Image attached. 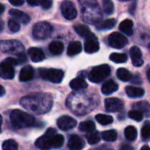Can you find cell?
Returning a JSON list of instances; mask_svg holds the SVG:
<instances>
[{"instance_id":"cell-21","label":"cell","mask_w":150,"mask_h":150,"mask_svg":"<svg viewBox=\"0 0 150 150\" xmlns=\"http://www.w3.org/2000/svg\"><path fill=\"white\" fill-rule=\"evenodd\" d=\"M134 23L131 19H125L120 24V30L126 35H133L134 33Z\"/></svg>"},{"instance_id":"cell-41","label":"cell","mask_w":150,"mask_h":150,"mask_svg":"<svg viewBox=\"0 0 150 150\" xmlns=\"http://www.w3.org/2000/svg\"><path fill=\"white\" fill-rule=\"evenodd\" d=\"M40 4L42 6L43 9L47 10V9H49L52 6L53 2L51 0H40Z\"/></svg>"},{"instance_id":"cell-34","label":"cell","mask_w":150,"mask_h":150,"mask_svg":"<svg viewBox=\"0 0 150 150\" xmlns=\"http://www.w3.org/2000/svg\"><path fill=\"white\" fill-rule=\"evenodd\" d=\"M87 141H88V143L91 144V145H94V144H97L99 142L101 137H100V134L98 131H94L92 133H90L87 136Z\"/></svg>"},{"instance_id":"cell-6","label":"cell","mask_w":150,"mask_h":150,"mask_svg":"<svg viewBox=\"0 0 150 150\" xmlns=\"http://www.w3.org/2000/svg\"><path fill=\"white\" fill-rule=\"evenodd\" d=\"M56 130L54 128H48L44 135L37 139L35 146L41 150H49L53 149L54 138L56 135Z\"/></svg>"},{"instance_id":"cell-26","label":"cell","mask_w":150,"mask_h":150,"mask_svg":"<svg viewBox=\"0 0 150 150\" xmlns=\"http://www.w3.org/2000/svg\"><path fill=\"white\" fill-rule=\"evenodd\" d=\"M48 47H49V51L54 55L61 54L64 49V46H63L62 42H61V41H52L49 44Z\"/></svg>"},{"instance_id":"cell-13","label":"cell","mask_w":150,"mask_h":150,"mask_svg":"<svg viewBox=\"0 0 150 150\" xmlns=\"http://www.w3.org/2000/svg\"><path fill=\"white\" fill-rule=\"evenodd\" d=\"M130 56L132 62L134 66L135 67H141L143 65V59H142V54L141 49L138 47H132L130 49Z\"/></svg>"},{"instance_id":"cell-36","label":"cell","mask_w":150,"mask_h":150,"mask_svg":"<svg viewBox=\"0 0 150 150\" xmlns=\"http://www.w3.org/2000/svg\"><path fill=\"white\" fill-rule=\"evenodd\" d=\"M103 11L105 14L111 15L114 11V5L113 3L110 0H104L103 1Z\"/></svg>"},{"instance_id":"cell-30","label":"cell","mask_w":150,"mask_h":150,"mask_svg":"<svg viewBox=\"0 0 150 150\" xmlns=\"http://www.w3.org/2000/svg\"><path fill=\"white\" fill-rule=\"evenodd\" d=\"M125 137L127 141L134 142L137 138V130L134 126H128L125 129Z\"/></svg>"},{"instance_id":"cell-14","label":"cell","mask_w":150,"mask_h":150,"mask_svg":"<svg viewBox=\"0 0 150 150\" xmlns=\"http://www.w3.org/2000/svg\"><path fill=\"white\" fill-rule=\"evenodd\" d=\"M84 142L83 139L76 134H73L69 137L68 142V148L69 150H83L84 148Z\"/></svg>"},{"instance_id":"cell-25","label":"cell","mask_w":150,"mask_h":150,"mask_svg":"<svg viewBox=\"0 0 150 150\" xmlns=\"http://www.w3.org/2000/svg\"><path fill=\"white\" fill-rule=\"evenodd\" d=\"M82 51V45L79 41H72L69 43L68 49H67V54L69 56L76 55L79 54Z\"/></svg>"},{"instance_id":"cell-11","label":"cell","mask_w":150,"mask_h":150,"mask_svg":"<svg viewBox=\"0 0 150 150\" xmlns=\"http://www.w3.org/2000/svg\"><path fill=\"white\" fill-rule=\"evenodd\" d=\"M57 126L61 130L68 131L73 129L76 126V120L70 116L64 115L57 120Z\"/></svg>"},{"instance_id":"cell-51","label":"cell","mask_w":150,"mask_h":150,"mask_svg":"<svg viewBox=\"0 0 150 150\" xmlns=\"http://www.w3.org/2000/svg\"><path fill=\"white\" fill-rule=\"evenodd\" d=\"M141 150H150V148L149 146H143Z\"/></svg>"},{"instance_id":"cell-39","label":"cell","mask_w":150,"mask_h":150,"mask_svg":"<svg viewBox=\"0 0 150 150\" xmlns=\"http://www.w3.org/2000/svg\"><path fill=\"white\" fill-rule=\"evenodd\" d=\"M8 27H9V29H10L11 32L17 33L20 29V25H19V23L17 20H15V19H10L8 21Z\"/></svg>"},{"instance_id":"cell-16","label":"cell","mask_w":150,"mask_h":150,"mask_svg":"<svg viewBox=\"0 0 150 150\" xmlns=\"http://www.w3.org/2000/svg\"><path fill=\"white\" fill-rule=\"evenodd\" d=\"M9 13L13 18H15V20L17 19V20L20 21L24 25H26V24H28L30 22V19H31L30 16L28 14L25 13L22 11H19V10H17V9H11L9 11Z\"/></svg>"},{"instance_id":"cell-48","label":"cell","mask_w":150,"mask_h":150,"mask_svg":"<svg viewBox=\"0 0 150 150\" xmlns=\"http://www.w3.org/2000/svg\"><path fill=\"white\" fill-rule=\"evenodd\" d=\"M4 23L3 20L0 19V32H2L4 30Z\"/></svg>"},{"instance_id":"cell-18","label":"cell","mask_w":150,"mask_h":150,"mask_svg":"<svg viewBox=\"0 0 150 150\" xmlns=\"http://www.w3.org/2000/svg\"><path fill=\"white\" fill-rule=\"evenodd\" d=\"M27 53L33 62H39L45 59L44 52L39 47H31L28 49Z\"/></svg>"},{"instance_id":"cell-19","label":"cell","mask_w":150,"mask_h":150,"mask_svg":"<svg viewBox=\"0 0 150 150\" xmlns=\"http://www.w3.org/2000/svg\"><path fill=\"white\" fill-rule=\"evenodd\" d=\"M119 89V85L113 81V80H108L102 85V92L105 95H110L115 91H117Z\"/></svg>"},{"instance_id":"cell-40","label":"cell","mask_w":150,"mask_h":150,"mask_svg":"<svg viewBox=\"0 0 150 150\" xmlns=\"http://www.w3.org/2000/svg\"><path fill=\"white\" fill-rule=\"evenodd\" d=\"M64 143V137L61 134H56L54 138L53 142V149H59Z\"/></svg>"},{"instance_id":"cell-28","label":"cell","mask_w":150,"mask_h":150,"mask_svg":"<svg viewBox=\"0 0 150 150\" xmlns=\"http://www.w3.org/2000/svg\"><path fill=\"white\" fill-rule=\"evenodd\" d=\"M134 109L140 112H143L146 116H149L150 113V105L146 101H141L134 105Z\"/></svg>"},{"instance_id":"cell-46","label":"cell","mask_w":150,"mask_h":150,"mask_svg":"<svg viewBox=\"0 0 150 150\" xmlns=\"http://www.w3.org/2000/svg\"><path fill=\"white\" fill-rule=\"evenodd\" d=\"M4 93H5V90H4V88L2 85H0V97L4 96Z\"/></svg>"},{"instance_id":"cell-38","label":"cell","mask_w":150,"mask_h":150,"mask_svg":"<svg viewBox=\"0 0 150 150\" xmlns=\"http://www.w3.org/2000/svg\"><path fill=\"white\" fill-rule=\"evenodd\" d=\"M142 137L143 140H148L150 137V121H146L142 129Z\"/></svg>"},{"instance_id":"cell-50","label":"cell","mask_w":150,"mask_h":150,"mask_svg":"<svg viewBox=\"0 0 150 150\" xmlns=\"http://www.w3.org/2000/svg\"><path fill=\"white\" fill-rule=\"evenodd\" d=\"M2 123H3V119H2V116L0 115V133L2 132V128H1V127H2Z\"/></svg>"},{"instance_id":"cell-33","label":"cell","mask_w":150,"mask_h":150,"mask_svg":"<svg viewBox=\"0 0 150 150\" xmlns=\"http://www.w3.org/2000/svg\"><path fill=\"white\" fill-rule=\"evenodd\" d=\"M127 55L126 54L113 53L110 55V60L116 63H124L127 61Z\"/></svg>"},{"instance_id":"cell-32","label":"cell","mask_w":150,"mask_h":150,"mask_svg":"<svg viewBox=\"0 0 150 150\" xmlns=\"http://www.w3.org/2000/svg\"><path fill=\"white\" fill-rule=\"evenodd\" d=\"M96 120L99 124L103 126L110 125L113 122V118L107 114H98L96 115Z\"/></svg>"},{"instance_id":"cell-45","label":"cell","mask_w":150,"mask_h":150,"mask_svg":"<svg viewBox=\"0 0 150 150\" xmlns=\"http://www.w3.org/2000/svg\"><path fill=\"white\" fill-rule=\"evenodd\" d=\"M120 150H134V149L131 146L127 145V144H124V145H122Z\"/></svg>"},{"instance_id":"cell-49","label":"cell","mask_w":150,"mask_h":150,"mask_svg":"<svg viewBox=\"0 0 150 150\" xmlns=\"http://www.w3.org/2000/svg\"><path fill=\"white\" fill-rule=\"evenodd\" d=\"M4 11V5L0 3V14H2Z\"/></svg>"},{"instance_id":"cell-5","label":"cell","mask_w":150,"mask_h":150,"mask_svg":"<svg viewBox=\"0 0 150 150\" xmlns=\"http://www.w3.org/2000/svg\"><path fill=\"white\" fill-rule=\"evenodd\" d=\"M40 76L47 81H49L54 83H60L64 76V72L57 69H39Z\"/></svg>"},{"instance_id":"cell-23","label":"cell","mask_w":150,"mask_h":150,"mask_svg":"<svg viewBox=\"0 0 150 150\" xmlns=\"http://www.w3.org/2000/svg\"><path fill=\"white\" fill-rule=\"evenodd\" d=\"M69 86L72 90L75 91H78V90H83L86 89L88 84L86 83V81L82 78V77H76L75 79H73L70 83H69Z\"/></svg>"},{"instance_id":"cell-4","label":"cell","mask_w":150,"mask_h":150,"mask_svg":"<svg viewBox=\"0 0 150 150\" xmlns=\"http://www.w3.org/2000/svg\"><path fill=\"white\" fill-rule=\"evenodd\" d=\"M53 33V26L45 21L38 22L33 25V35L36 40H45L51 36Z\"/></svg>"},{"instance_id":"cell-10","label":"cell","mask_w":150,"mask_h":150,"mask_svg":"<svg viewBox=\"0 0 150 150\" xmlns=\"http://www.w3.org/2000/svg\"><path fill=\"white\" fill-rule=\"evenodd\" d=\"M105 110L108 112H120L123 109L124 103L120 98H111L105 99Z\"/></svg>"},{"instance_id":"cell-35","label":"cell","mask_w":150,"mask_h":150,"mask_svg":"<svg viewBox=\"0 0 150 150\" xmlns=\"http://www.w3.org/2000/svg\"><path fill=\"white\" fill-rule=\"evenodd\" d=\"M3 150H18V143L14 140H7L4 141L3 145H2Z\"/></svg>"},{"instance_id":"cell-7","label":"cell","mask_w":150,"mask_h":150,"mask_svg":"<svg viewBox=\"0 0 150 150\" xmlns=\"http://www.w3.org/2000/svg\"><path fill=\"white\" fill-rule=\"evenodd\" d=\"M0 50L4 53H14L19 54L24 53V47L18 40H1Z\"/></svg>"},{"instance_id":"cell-52","label":"cell","mask_w":150,"mask_h":150,"mask_svg":"<svg viewBox=\"0 0 150 150\" xmlns=\"http://www.w3.org/2000/svg\"><path fill=\"white\" fill-rule=\"evenodd\" d=\"M147 76H148V79H149V82H150V68H149V70H148Z\"/></svg>"},{"instance_id":"cell-15","label":"cell","mask_w":150,"mask_h":150,"mask_svg":"<svg viewBox=\"0 0 150 150\" xmlns=\"http://www.w3.org/2000/svg\"><path fill=\"white\" fill-rule=\"evenodd\" d=\"M15 76L13 66L3 62L0 64V76L3 79H12Z\"/></svg>"},{"instance_id":"cell-20","label":"cell","mask_w":150,"mask_h":150,"mask_svg":"<svg viewBox=\"0 0 150 150\" xmlns=\"http://www.w3.org/2000/svg\"><path fill=\"white\" fill-rule=\"evenodd\" d=\"M74 28H75L76 33L78 35H80L81 37L84 38L85 40L94 35L91 33V31L90 30V28L87 25H76L74 26Z\"/></svg>"},{"instance_id":"cell-8","label":"cell","mask_w":150,"mask_h":150,"mask_svg":"<svg viewBox=\"0 0 150 150\" xmlns=\"http://www.w3.org/2000/svg\"><path fill=\"white\" fill-rule=\"evenodd\" d=\"M128 43L127 38L120 33H112L108 37V44L114 48L120 49L126 47Z\"/></svg>"},{"instance_id":"cell-9","label":"cell","mask_w":150,"mask_h":150,"mask_svg":"<svg viewBox=\"0 0 150 150\" xmlns=\"http://www.w3.org/2000/svg\"><path fill=\"white\" fill-rule=\"evenodd\" d=\"M62 16L68 20H73L77 16V11L74 4L70 1H63L61 4Z\"/></svg>"},{"instance_id":"cell-12","label":"cell","mask_w":150,"mask_h":150,"mask_svg":"<svg viewBox=\"0 0 150 150\" xmlns=\"http://www.w3.org/2000/svg\"><path fill=\"white\" fill-rule=\"evenodd\" d=\"M84 50L88 54H93L99 50V43H98L97 37L95 36V34L85 40Z\"/></svg>"},{"instance_id":"cell-1","label":"cell","mask_w":150,"mask_h":150,"mask_svg":"<svg viewBox=\"0 0 150 150\" xmlns=\"http://www.w3.org/2000/svg\"><path fill=\"white\" fill-rule=\"evenodd\" d=\"M21 105L37 114H44L47 112L53 105L52 97L47 93H34L22 98L20 100Z\"/></svg>"},{"instance_id":"cell-17","label":"cell","mask_w":150,"mask_h":150,"mask_svg":"<svg viewBox=\"0 0 150 150\" xmlns=\"http://www.w3.org/2000/svg\"><path fill=\"white\" fill-rule=\"evenodd\" d=\"M34 76V69L32 66L26 65L23 67L19 73V81L20 82H27L33 78Z\"/></svg>"},{"instance_id":"cell-31","label":"cell","mask_w":150,"mask_h":150,"mask_svg":"<svg viewBox=\"0 0 150 150\" xmlns=\"http://www.w3.org/2000/svg\"><path fill=\"white\" fill-rule=\"evenodd\" d=\"M101 137L104 141L105 142H115L118 138V134L117 131L115 130H108V131H105L101 134Z\"/></svg>"},{"instance_id":"cell-42","label":"cell","mask_w":150,"mask_h":150,"mask_svg":"<svg viewBox=\"0 0 150 150\" xmlns=\"http://www.w3.org/2000/svg\"><path fill=\"white\" fill-rule=\"evenodd\" d=\"M4 62H6V63H8V64H10V65H11V66L19 64V61L18 59H16V58H13V57H8Z\"/></svg>"},{"instance_id":"cell-43","label":"cell","mask_w":150,"mask_h":150,"mask_svg":"<svg viewBox=\"0 0 150 150\" xmlns=\"http://www.w3.org/2000/svg\"><path fill=\"white\" fill-rule=\"evenodd\" d=\"M10 4L12 5L19 6L24 4V0H10Z\"/></svg>"},{"instance_id":"cell-47","label":"cell","mask_w":150,"mask_h":150,"mask_svg":"<svg viewBox=\"0 0 150 150\" xmlns=\"http://www.w3.org/2000/svg\"><path fill=\"white\" fill-rule=\"evenodd\" d=\"M135 5H136V2H134L133 3V4L131 5V9H130V11H131V13H134V10L135 9Z\"/></svg>"},{"instance_id":"cell-53","label":"cell","mask_w":150,"mask_h":150,"mask_svg":"<svg viewBox=\"0 0 150 150\" xmlns=\"http://www.w3.org/2000/svg\"><path fill=\"white\" fill-rule=\"evenodd\" d=\"M149 48L150 49V43H149Z\"/></svg>"},{"instance_id":"cell-22","label":"cell","mask_w":150,"mask_h":150,"mask_svg":"<svg viewBox=\"0 0 150 150\" xmlns=\"http://www.w3.org/2000/svg\"><path fill=\"white\" fill-rule=\"evenodd\" d=\"M126 92L130 98H141L145 94V91L142 88L136 86H127L126 88Z\"/></svg>"},{"instance_id":"cell-2","label":"cell","mask_w":150,"mask_h":150,"mask_svg":"<svg viewBox=\"0 0 150 150\" xmlns=\"http://www.w3.org/2000/svg\"><path fill=\"white\" fill-rule=\"evenodd\" d=\"M10 120L11 125L17 129L30 127L36 125V120L33 116L18 109H15L11 112Z\"/></svg>"},{"instance_id":"cell-37","label":"cell","mask_w":150,"mask_h":150,"mask_svg":"<svg viewBox=\"0 0 150 150\" xmlns=\"http://www.w3.org/2000/svg\"><path fill=\"white\" fill-rule=\"evenodd\" d=\"M128 117H129L130 119L135 120V121L140 122V121H142V119H143V114H142V112L136 111V110H132V111H130V112H128Z\"/></svg>"},{"instance_id":"cell-27","label":"cell","mask_w":150,"mask_h":150,"mask_svg":"<svg viewBox=\"0 0 150 150\" xmlns=\"http://www.w3.org/2000/svg\"><path fill=\"white\" fill-rule=\"evenodd\" d=\"M96 129L95 123L92 120H87L80 123L79 125V130L83 133H92Z\"/></svg>"},{"instance_id":"cell-29","label":"cell","mask_w":150,"mask_h":150,"mask_svg":"<svg viewBox=\"0 0 150 150\" xmlns=\"http://www.w3.org/2000/svg\"><path fill=\"white\" fill-rule=\"evenodd\" d=\"M117 76H118V78H119L120 81H123V82L131 81L132 78H133L132 74L129 72V70H127V69H125V68H120V69L117 70Z\"/></svg>"},{"instance_id":"cell-44","label":"cell","mask_w":150,"mask_h":150,"mask_svg":"<svg viewBox=\"0 0 150 150\" xmlns=\"http://www.w3.org/2000/svg\"><path fill=\"white\" fill-rule=\"evenodd\" d=\"M27 4L32 5V6H34V5H39L40 4V1L39 0H27Z\"/></svg>"},{"instance_id":"cell-24","label":"cell","mask_w":150,"mask_h":150,"mask_svg":"<svg viewBox=\"0 0 150 150\" xmlns=\"http://www.w3.org/2000/svg\"><path fill=\"white\" fill-rule=\"evenodd\" d=\"M116 25V19L114 18H108L106 20L101 21L98 24H97L96 27L98 30L101 31H105V30H110L112 29Z\"/></svg>"},{"instance_id":"cell-3","label":"cell","mask_w":150,"mask_h":150,"mask_svg":"<svg viewBox=\"0 0 150 150\" xmlns=\"http://www.w3.org/2000/svg\"><path fill=\"white\" fill-rule=\"evenodd\" d=\"M111 74V68L108 64H102L94 67L88 75L89 80L92 83H98L102 82Z\"/></svg>"}]
</instances>
